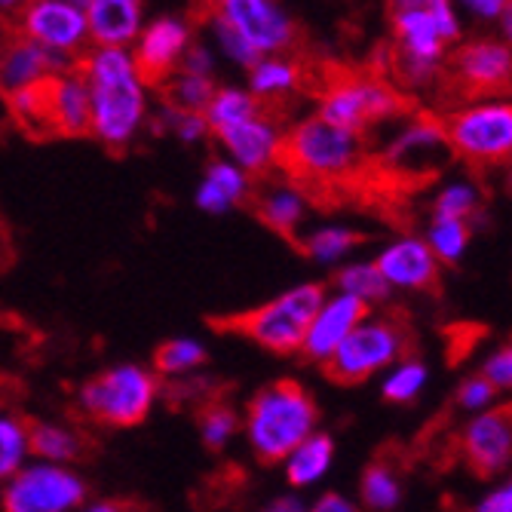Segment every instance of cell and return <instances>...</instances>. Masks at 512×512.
Returning a JSON list of instances; mask_svg holds the SVG:
<instances>
[{"label": "cell", "instance_id": "cell-1", "mask_svg": "<svg viewBox=\"0 0 512 512\" xmlns=\"http://www.w3.org/2000/svg\"><path fill=\"white\" fill-rule=\"evenodd\" d=\"M273 166L292 181L289 188L316 206H341L356 197L378 206L381 197H396L365 138L319 117L295 123L279 138Z\"/></svg>", "mask_w": 512, "mask_h": 512}, {"label": "cell", "instance_id": "cell-2", "mask_svg": "<svg viewBox=\"0 0 512 512\" xmlns=\"http://www.w3.org/2000/svg\"><path fill=\"white\" fill-rule=\"evenodd\" d=\"M80 77L89 96V135L114 154L129 151L148 120V86L138 80L129 50L89 46Z\"/></svg>", "mask_w": 512, "mask_h": 512}, {"label": "cell", "instance_id": "cell-3", "mask_svg": "<svg viewBox=\"0 0 512 512\" xmlns=\"http://www.w3.org/2000/svg\"><path fill=\"white\" fill-rule=\"evenodd\" d=\"M316 421L319 408L298 381H276L258 390L246 414V436L258 463H283L313 433Z\"/></svg>", "mask_w": 512, "mask_h": 512}, {"label": "cell", "instance_id": "cell-4", "mask_svg": "<svg viewBox=\"0 0 512 512\" xmlns=\"http://www.w3.org/2000/svg\"><path fill=\"white\" fill-rule=\"evenodd\" d=\"M414 111V102L405 92L375 71H325L319 89V120L338 129L368 138L375 123L405 117Z\"/></svg>", "mask_w": 512, "mask_h": 512}, {"label": "cell", "instance_id": "cell-5", "mask_svg": "<svg viewBox=\"0 0 512 512\" xmlns=\"http://www.w3.org/2000/svg\"><path fill=\"white\" fill-rule=\"evenodd\" d=\"M322 301H325V286L307 283L289 289L286 295H279L261 307L218 316L212 319V329L224 335H240L273 353H298Z\"/></svg>", "mask_w": 512, "mask_h": 512}, {"label": "cell", "instance_id": "cell-6", "mask_svg": "<svg viewBox=\"0 0 512 512\" xmlns=\"http://www.w3.org/2000/svg\"><path fill=\"white\" fill-rule=\"evenodd\" d=\"M408 353H414V335L402 319H362L322 362V375L338 387H356Z\"/></svg>", "mask_w": 512, "mask_h": 512}, {"label": "cell", "instance_id": "cell-7", "mask_svg": "<svg viewBox=\"0 0 512 512\" xmlns=\"http://www.w3.org/2000/svg\"><path fill=\"white\" fill-rule=\"evenodd\" d=\"M448 148L476 169L509 163L512 151V108L509 102H473L442 117Z\"/></svg>", "mask_w": 512, "mask_h": 512}, {"label": "cell", "instance_id": "cell-8", "mask_svg": "<svg viewBox=\"0 0 512 512\" xmlns=\"http://www.w3.org/2000/svg\"><path fill=\"white\" fill-rule=\"evenodd\" d=\"M157 393L160 384L151 371L138 365H117L80 387V408L105 427H135L148 417Z\"/></svg>", "mask_w": 512, "mask_h": 512}, {"label": "cell", "instance_id": "cell-9", "mask_svg": "<svg viewBox=\"0 0 512 512\" xmlns=\"http://www.w3.org/2000/svg\"><path fill=\"white\" fill-rule=\"evenodd\" d=\"M509 71H512L509 43L497 37H476V40L460 43L454 53H448L439 83H442V92H448L463 108V105H473L476 99L497 96V92L506 96Z\"/></svg>", "mask_w": 512, "mask_h": 512}, {"label": "cell", "instance_id": "cell-10", "mask_svg": "<svg viewBox=\"0 0 512 512\" xmlns=\"http://www.w3.org/2000/svg\"><path fill=\"white\" fill-rule=\"evenodd\" d=\"M264 56H298L301 28L283 0H224L212 13Z\"/></svg>", "mask_w": 512, "mask_h": 512}, {"label": "cell", "instance_id": "cell-11", "mask_svg": "<svg viewBox=\"0 0 512 512\" xmlns=\"http://www.w3.org/2000/svg\"><path fill=\"white\" fill-rule=\"evenodd\" d=\"M13 34L43 46L46 53L80 62L89 50V31L83 10H74L62 0H28L7 22Z\"/></svg>", "mask_w": 512, "mask_h": 512}, {"label": "cell", "instance_id": "cell-12", "mask_svg": "<svg viewBox=\"0 0 512 512\" xmlns=\"http://www.w3.org/2000/svg\"><path fill=\"white\" fill-rule=\"evenodd\" d=\"M194 43V22L188 16H160L145 25L129 50L135 74L145 86L160 89L181 65L184 50Z\"/></svg>", "mask_w": 512, "mask_h": 512}, {"label": "cell", "instance_id": "cell-13", "mask_svg": "<svg viewBox=\"0 0 512 512\" xmlns=\"http://www.w3.org/2000/svg\"><path fill=\"white\" fill-rule=\"evenodd\" d=\"M454 451L479 479L503 473L512 454V408L500 405L473 417L454 439Z\"/></svg>", "mask_w": 512, "mask_h": 512}, {"label": "cell", "instance_id": "cell-14", "mask_svg": "<svg viewBox=\"0 0 512 512\" xmlns=\"http://www.w3.org/2000/svg\"><path fill=\"white\" fill-rule=\"evenodd\" d=\"M83 497L86 485L74 473L62 467H31L10 482L4 512H68Z\"/></svg>", "mask_w": 512, "mask_h": 512}, {"label": "cell", "instance_id": "cell-15", "mask_svg": "<svg viewBox=\"0 0 512 512\" xmlns=\"http://www.w3.org/2000/svg\"><path fill=\"white\" fill-rule=\"evenodd\" d=\"M218 142L224 145V151L234 157V166L243 169L246 175H267L273 169L276 160V148H279V120L270 117L267 111L240 123H230L215 129Z\"/></svg>", "mask_w": 512, "mask_h": 512}, {"label": "cell", "instance_id": "cell-16", "mask_svg": "<svg viewBox=\"0 0 512 512\" xmlns=\"http://www.w3.org/2000/svg\"><path fill=\"white\" fill-rule=\"evenodd\" d=\"M80 62L74 59H62L56 53H46L43 46L19 37L10 31V40L0 53V96L10 99L16 92L28 89L31 83L50 77V74H65L74 71Z\"/></svg>", "mask_w": 512, "mask_h": 512}, {"label": "cell", "instance_id": "cell-17", "mask_svg": "<svg viewBox=\"0 0 512 512\" xmlns=\"http://www.w3.org/2000/svg\"><path fill=\"white\" fill-rule=\"evenodd\" d=\"M368 316H371V307L350 295H335L332 301H322V307L316 310L310 329L304 335V344H301L304 359L325 362L338 350V344Z\"/></svg>", "mask_w": 512, "mask_h": 512}, {"label": "cell", "instance_id": "cell-18", "mask_svg": "<svg viewBox=\"0 0 512 512\" xmlns=\"http://www.w3.org/2000/svg\"><path fill=\"white\" fill-rule=\"evenodd\" d=\"M378 273L384 276L387 286L411 289V292H439L442 279H439V261L430 252L424 240H399L390 249L381 252L375 261Z\"/></svg>", "mask_w": 512, "mask_h": 512}, {"label": "cell", "instance_id": "cell-19", "mask_svg": "<svg viewBox=\"0 0 512 512\" xmlns=\"http://www.w3.org/2000/svg\"><path fill=\"white\" fill-rule=\"evenodd\" d=\"M89 46H123L135 43L138 31L145 28V0H89L86 10Z\"/></svg>", "mask_w": 512, "mask_h": 512}, {"label": "cell", "instance_id": "cell-20", "mask_svg": "<svg viewBox=\"0 0 512 512\" xmlns=\"http://www.w3.org/2000/svg\"><path fill=\"white\" fill-rule=\"evenodd\" d=\"M50 102L56 138H83L89 135V96L80 77V65L65 74L50 77Z\"/></svg>", "mask_w": 512, "mask_h": 512}, {"label": "cell", "instance_id": "cell-21", "mask_svg": "<svg viewBox=\"0 0 512 512\" xmlns=\"http://www.w3.org/2000/svg\"><path fill=\"white\" fill-rule=\"evenodd\" d=\"M249 194H252V181L243 169H237L230 160H212L206 166V178L197 191V206L212 215H221L227 209L246 203Z\"/></svg>", "mask_w": 512, "mask_h": 512}, {"label": "cell", "instance_id": "cell-22", "mask_svg": "<svg viewBox=\"0 0 512 512\" xmlns=\"http://www.w3.org/2000/svg\"><path fill=\"white\" fill-rule=\"evenodd\" d=\"M252 203H255L258 218L273 230V234L298 246V227L304 221L307 200L295 188H289V184H283V188H270L261 197H255Z\"/></svg>", "mask_w": 512, "mask_h": 512}, {"label": "cell", "instance_id": "cell-23", "mask_svg": "<svg viewBox=\"0 0 512 512\" xmlns=\"http://www.w3.org/2000/svg\"><path fill=\"white\" fill-rule=\"evenodd\" d=\"M335 457V442L325 433H310L289 457H286V476L295 488L313 485L316 479L325 476Z\"/></svg>", "mask_w": 512, "mask_h": 512}, {"label": "cell", "instance_id": "cell-24", "mask_svg": "<svg viewBox=\"0 0 512 512\" xmlns=\"http://www.w3.org/2000/svg\"><path fill=\"white\" fill-rule=\"evenodd\" d=\"M215 80L212 77H197V74H184L175 71L157 92H160V102L163 108L172 111H184V114H203L206 105L215 96Z\"/></svg>", "mask_w": 512, "mask_h": 512}, {"label": "cell", "instance_id": "cell-25", "mask_svg": "<svg viewBox=\"0 0 512 512\" xmlns=\"http://www.w3.org/2000/svg\"><path fill=\"white\" fill-rule=\"evenodd\" d=\"M359 494H362V503L371 512H390V509H396L399 500H402V479H399L396 463H387L381 457L371 460L368 470L362 473Z\"/></svg>", "mask_w": 512, "mask_h": 512}, {"label": "cell", "instance_id": "cell-26", "mask_svg": "<svg viewBox=\"0 0 512 512\" xmlns=\"http://www.w3.org/2000/svg\"><path fill=\"white\" fill-rule=\"evenodd\" d=\"M258 114H264V105L252 96L249 89L221 86V89H215L212 102L206 105L203 120H206V126L215 132V129H221V126L240 123V120H249V117H258Z\"/></svg>", "mask_w": 512, "mask_h": 512}, {"label": "cell", "instance_id": "cell-27", "mask_svg": "<svg viewBox=\"0 0 512 512\" xmlns=\"http://www.w3.org/2000/svg\"><path fill=\"white\" fill-rule=\"evenodd\" d=\"M25 436H28V448L31 454L43 457V460H77L83 454V436L56 427V424H28L25 421Z\"/></svg>", "mask_w": 512, "mask_h": 512}, {"label": "cell", "instance_id": "cell-28", "mask_svg": "<svg viewBox=\"0 0 512 512\" xmlns=\"http://www.w3.org/2000/svg\"><path fill=\"white\" fill-rule=\"evenodd\" d=\"M365 240H368L365 234L350 227H319L310 237H298V249L316 261H338L341 255L362 246Z\"/></svg>", "mask_w": 512, "mask_h": 512}, {"label": "cell", "instance_id": "cell-29", "mask_svg": "<svg viewBox=\"0 0 512 512\" xmlns=\"http://www.w3.org/2000/svg\"><path fill=\"white\" fill-rule=\"evenodd\" d=\"M473 230L467 221H451V218H433L430 230H427V246L436 255V261L445 264H457L460 255L467 252Z\"/></svg>", "mask_w": 512, "mask_h": 512}, {"label": "cell", "instance_id": "cell-30", "mask_svg": "<svg viewBox=\"0 0 512 512\" xmlns=\"http://www.w3.org/2000/svg\"><path fill=\"white\" fill-rule=\"evenodd\" d=\"M335 283H338L341 295L359 298L368 307H371V301H384L390 295V286L384 283V276L378 273L375 264H350L335 276Z\"/></svg>", "mask_w": 512, "mask_h": 512}, {"label": "cell", "instance_id": "cell-31", "mask_svg": "<svg viewBox=\"0 0 512 512\" xmlns=\"http://www.w3.org/2000/svg\"><path fill=\"white\" fill-rule=\"evenodd\" d=\"M240 421L237 411L227 402H221L218 396L200 405V433H203V445L212 451H221L230 439H234Z\"/></svg>", "mask_w": 512, "mask_h": 512}, {"label": "cell", "instance_id": "cell-32", "mask_svg": "<svg viewBox=\"0 0 512 512\" xmlns=\"http://www.w3.org/2000/svg\"><path fill=\"white\" fill-rule=\"evenodd\" d=\"M206 362V347L181 338V341H166L154 350V368L160 375H184V371H194Z\"/></svg>", "mask_w": 512, "mask_h": 512}, {"label": "cell", "instance_id": "cell-33", "mask_svg": "<svg viewBox=\"0 0 512 512\" xmlns=\"http://www.w3.org/2000/svg\"><path fill=\"white\" fill-rule=\"evenodd\" d=\"M479 209V191L473 184H448V188L433 200V218H451V221H467Z\"/></svg>", "mask_w": 512, "mask_h": 512}, {"label": "cell", "instance_id": "cell-34", "mask_svg": "<svg viewBox=\"0 0 512 512\" xmlns=\"http://www.w3.org/2000/svg\"><path fill=\"white\" fill-rule=\"evenodd\" d=\"M424 384H427V368H424V362L408 359V362H402V368H396L393 375L387 378L384 399L387 402H396V405H405V402L417 399V393L424 390Z\"/></svg>", "mask_w": 512, "mask_h": 512}, {"label": "cell", "instance_id": "cell-35", "mask_svg": "<svg viewBox=\"0 0 512 512\" xmlns=\"http://www.w3.org/2000/svg\"><path fill=\"white\" fill-rule=\"evenodd\" d=\"M28 451L25 421L13 417H0V479H7L19 470V463Z\"/></svg>", "mask_w": 512, "mask_h": 512}, {"label": "cell", "instance_id": "cell-36", "mask_svg": "<svg viewBox=\"0 0 512 512\" xmlns=\"http://www.w3.org/2000/svg\"><path fill=\"white\" fill-rule=\"evenodd\" d=\"M206 22H209L212 34H215V40H218V46H221V53H224L230 62H237V65H240V68H246V71H249L255 62H261V56L252 50V46H249V43H246L234 28H227L218 16H209Z\"/></svg>", "mask_w": 512, "mask_h": 512}, {"label": "cell", "instance_id": "cell-37", "mask_svg": "<svg viewBox=\"0 0 512 512\" xmlns=\"http://www.w3.org/2000/svg\"><path fill=\"white\" fill-rule=\"evenodd\" d=\"M160 126L175 132L181 142H200V138H206L209 126L203 120V114H184V111H172V108H163L160 111Z\"/></svg>", "mask_w": 512, "mask_h": 512}, {"label": "cell", "instance_id": "cell-38", "mask_svg": "<svg viewBox=\"0 0 512 512\" xmlns=\"http://www.w3.org/2000/svg\"><path fill=\"white\" fill-rule=\"evenodd\" d=\"M482 378H485L497 393H500V390H509V384H512V350H509V344H503L494 356H488Z\"/></svg>", "mask_w": 512, "mask_h": 512}, {"label": "cell", "instance_id": "cell-39", "mask_svg": "<svg viewBox=\"0 0 512 512\" xmlns=\"http://www.w3.org/2000/svg\"><path fill=\"white\" fill-rule=\"evenodd\" d=\"M494 396H497V390L479 375V378H467V381L460 384V390H457V405H460V408H467V411H479V408H485Z\"/></svg>", "mask_w": 512, "mask_h": 512}, {"label": "cell", "instance_id": "cell-40", "mask_svg": "<svg viewBox=\"0 0 512 512\" xmlns=\"http://www.w3.org/2000/svg\"><path fill=\"white\" fill-rule=\"evenodd\" d=\"M178 71H184V74H197V77H212L215 59H212V53H209V46L194 40V43L188 46V50H184Z\"/></svg>", "mask_w": 512, "mask_h": 512}, {"label": "cell", "instance_id": "cell-41", "mask_svg": "<svg viewBox=\"0 0 512 512\" xmlns=\"http://www.w3.org/2000/svg\"><path fill=\"white\" fill-rule=\"evenodd\" d=\"M457 4L482 22H494L512 7V0H457Z\"/></svg>", "mask_w": 512, "mask_h": 512}, {"label": "cell", "instance_id": "cell-42", "mask_svg": "<svg viewBox=\"0 0 512 512\" xmlns=\"http://www.w3.org/2000/svg\"><path fill=\"white\" fill-rule=\"evenodd\" d=\"M470 512H512V491L509 485H500L497 491H491L488 497H482V503Z\"/></svg>", "mask_w": 512, "mask_h": 512}, {"label": "cell", "instance_id": "cell-43", "mask_svg": "<svg viewBox=\"0 0 512 512\" xmlns=\"http://www.w3.org/2000/svg\"><path fill=\"white\" fill-rule=\"evenodd\" d=\"M307 512H359V509H356V503H350L347 497L329 491V494H322V497L313 503V509H307Z\"/></svg>", "mask_w": 512, "mask_h": 512}, {"label": "cell", "instance_id": "cell-44", "mask_svg": "<svg viewBox=\"0 0 512 512\" xmlns=\"http://www.w3.org/2000/svg\"><path fill=\"white\" fill-rule=\"evenodd\" d=\"M224 0H191V10H188V19L191 22H206Z\"/></svg>", "mask_w": 512, "mask_h": 512}, {"label": "cell", "instance_id": "cell-45", "mask_svg": "<svg viewBox=\"0 0 512 512\" xmlns=\"http://www.w3.org/2000/svg\"><path fill=\"white\" fill-rule=\"evenodd\" d=\"M261 512H307V509H304V503L295 500V497H276V500L267 503Z\"/></svg>", "mask_w": 512, "mask_h": 512}, {"label": "cell", "instance_id": "cell-46", "mask_svg": "<svg viewBox=\"0 0 512 512\" xmlns=\"http://www.w3.org/2000/svg\"><path fill=\"white\" fill-rule=\"evenodd\" d=\"M430 0H387V10L390 13H402V10H417V7H427Z\"/></svg>", "mask_w": 512, "mask_h": 512}, {"label": "cell", "instance_id": "cell-47", "mask_svg": "<svg viewBox=\"0 0 512 512\" xmlns=\"http://www.w3.org/2000/svg\"><path fill=\"white\" fill-rule=\"evenodd\" d=\"M25 4H28V0H0V19L10 22V19H13Z\"/></svg>", "mask_w": 512, "mask_h": 512}, {"label": "cell", "instance_id": "cell-48", "mask_svg": "<svg viewBox=\"0 0 512 512\" xmlns=\"http://www.w3.org/2000/svg\"><path fill=\"white\" fill-rule=\"evenodd\" d=\"M86 512H126V503H120V500H102L96 506H89Z\"/></svg>", "mask_w": 512, "mask_h": 512}, {"label": "cell", "instance_id": "cell-49", "mask_svg": "<svg viewBox=\"0 0 512 512\" xmlns=\"http://www.w3.org/2000/svg\"><path fill=\"white\" fill-rule=\"evenodd\" d=\"M7 40H10V25H7L4 19H0V53H4Z\"/></svg>", "mask_w": 512, "mask_h": 512}, {"label": "cell", "instance_id": "cell-50", "mask_svg": "<svg viewBox=\"0 0 512 512\" xmlns=\"http://www.w3.org/2000/svg\"><path fill=\"white\" fill-rule=\"evenodd\" d=\"M62 4H68V7H74V10H86L89 0H62Z\"/></svg>", "mask_w": 512, "mask_h": 512}, {"label": "cell", "instance_id": "cell-51", "mask_svg": "<svg viewBox=\"0 0 512 512\" xmlns=\"http://www.w3.org/2000/svg\"><path fill=\"white\" fill-rule=\"evenodd\" d=\"M135 512H142V509H135Z\"/></svg>", "mask_w": 512, "mask_h": 512}]
</instances>
